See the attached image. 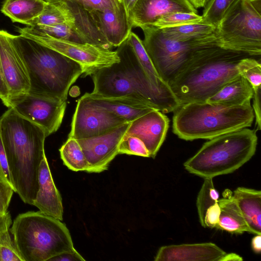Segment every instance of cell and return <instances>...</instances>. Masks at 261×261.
I'll use <instances>...</instances> for the list:
<instances>
[{"instance_id": "obj_28", "label": "cell", "mask_w": 261, "mask_h": 261, "mask_svg": "<svg viewBox=\"0 0 261 261\" xmlns=\"http://www.w3.org/2000/svg\"><path fill=\"white\" fill-rule=\"evenodd\" d=\"M63 163L73 171H87L89 165L76 139L68 138L59 149Z\"/></svg>"}, {"instance_id": "obj_24", "label": "cell", "mask_w": 261, "mask_h": 261, "mask_svg": "<svg viewBox=\"0 0 261 261\" xmlns=\"http://www.w3.org/2000/svg\"><path fill=\"white\" fill-rule=\"evenodd\" d=\"M220 207L219 222L216 228L232 233H250V230L232 195L218 200Z\"/></svg>"}, {"instance_id": "obj_17", "label": "cell", "mask_w": 261, "mask_h": 261, "mask_svg": "<svg viewBox=\"0 0 261 261\" xmlns=\"http://www.w3.org/2000/svg\"><path fill=\"white\" fill-rule=\"evenodd\" d=\"M176 12L197 13L188 0H138L128 14L133 27H152L165 15Z\"/></svg>"}, {"instance_id": "obj_30", "label": "cell", "mask_w": 261, "mask_h": 261, "mask_svg": "<svg viewBox=\"0 0 261 261\" xmlns=\"http://www.w3.org/2000/svg\"><path fill=\"white\" fill-rule=\"evenodd\" d=\"M240 75L244 77L250 84L253 90L261 88L260 59L248 56L242 59L238 64Z\"/></svg>"}, {"instance_id": "obj_32", "label": "cell", "mask_w": 261, "mask_h": 261, "mask_svg": "<svg viewBox=\"0 0 261 261\" xmlns=\"http://www.w3.org/2000/svg\"><path fill=\"white\" fill-rule=\"evenodd\" d=\"M237 0H209L203 11L201 22L218 26L224 15Z\"/></svg>"}, {"instance_id": "obj_7", "label": "cell", "mask_w": 261, "mask_h": 261, "mask_svg": "<svg viewBox=\"0 0 261 261\" xmlns=\"http://www.w3.org/2000/svg\"><path fill=\"white\" fill-rule=\"evenodd\" d=\"M10 232L24 261H48L62 252L75 249L66 225L40 211L19 214Z\"/></svg>"}, {"instance_id": "obj_5", "label": "cell", "mask_w": 261, "mask_h": 261, "mask_svg": "<svg viewBox=\"0 0 261 261\" xmlns=\"http://www.w3.org/2000/svg\"><path fill=\"white\" fill-rule=\"evenodd\" d=\"M173 112V132L187 141L210 140L250 127L255 117L250 102L229 106L193 102L179 105Z\"/></svg>"}, {"instance_id": "obj_25", "label": "cell", "mask_w": 261, "mask_h": 261, "mask_svg": "<svg viewBox=\"0 0 261 261\" xmlns=\"http://www.w3.org/2000/svg\"><path fill=\"white\" fill-rule=\"evenodd\" d=\"M45 4L43 0H5L1 12L13 22L28 25L42 12Z\"/></svg>"}, {"instance_id": "obj_20", "label": "cell", "mask_w": 261, "mask_h": 261, "mask_svg": "<svg viewBox=\"0 0 261 261\" xmlns=\"http://www.w3.org/2000/svg\"><path fill=\"white\" fill-rule=\"evenodd\" d=\"M38 179V190L32 205L41 213L63 220L62 198L54 183L46 156L39 166Z\"/></svg>"}, {"instance_id": "obj_2", "label": "cell", "mask_w": 261, "mask_h": 261, "mask_svg": "<svg viewBox=\"0 0 261 261\" xmlns=\"http://www.w3.org/2000/svg\"><path fill=\"white\" fill-rule=\"evenodd\" d=\"M8 37L26 68L30 81L28 93L66 101L69 88L84 73L82 66L30 38L9 33Z\"/></svg>"}, {"instance_id": "obj_23", "label": "cell", "mask_w": 261, "mask_h": 261, "mask_svg": "<svg viewBox=\"0 0 261 261\" xmlns=\"http://www.w3.org/2000/svg\"><path fill=\"white\" fill-rule=\"evenodd\" d=\"M253 95L249 82L239 75L228 82L206 101L223 105L240 106L250 102Z\"/></svg>"}, {"instance_id": "obj_4", "label": "cell", "mask_w": 261, "mask_h": 261, "mask_svg": "<svg viewBox=\"0 0 261 261\" xmlns=\"http://www.w3.org/2000/svg\"><path fill=\"white\" fill-rule=\"evenodd\" d=\"M116 51L120 61L100 68L92 75L93 93L105 96H130L163 113L179 106L174 94L163 92L150 82L134 53L125 42Z\"/></svg>"}, {"instance_id": "obj_6", "label": "cell", "mask_w": 261, "mask_h": 261, "mask_svg": "<svg viewBox=\"0 0 261 261\" xmlns=\"http://www.w3.org/2000/svg\"><path fill=\"white\" fill-rule=\"evenodd\" d=\"M257 145L256 130L246 127L231 132L206 142L184 166L204 178L231 173L251 159Z\"/></svg>"}, {"instance_id": "obj_31", "label": "cell", "mask_w": 261, "mask_h": 261, "mask_svg": "<svg viewBox=\"0 0 261 261\" xmlns=\"http://www.w3.org/2000/svg\"><path fill=\"white\" fill-rule=\"evenodd\" d=\"M33 31L51 37L74 42L85 43L66 21L51 26H29Z\"/></svg>"}, {"instance_id": "obj_10", "label": "cell", "mask_w": 261, "mask_h": 261, "mask_svg": "<svg viewBox=\"0 0 261 261\" xmlns=\"http://www.w3.org/2000/svg\"><path fill=\"white\" fill-rule=\"evenodd\" d=\"M20 35L33 39L80 64L85 75L120 61L117 51L105 49L88 43L58 39L40 34L29 26L18 28Z\"/></svg>"}, {"instance_id": "obj_8", "label": "cell", "mask_w": 261, "mask_h": 261, "mask_svg": "<svg viewBox=\"0 0 261 261\" xmlns=\"http://www.w3.org/2000/svg\"><path fill=\"white\" fill-rule=\"evenodd\" d=\"M217 46L256 57L261 55V0H237L216 28Z\"/></svg>"}, {"instance_id": "obj_15", "label": "cell", "mask_w": 261, "mask_h": 261, "mask_svg": "<svg viewBox=\"0 0 261 261\" xmlns=\"http://www.w3.org/2000/svg\"><path fill=\"white\" fill-rule=\"evenodd\" d=\"M0 30V67L11 97L28 93L30 81L25 66L8 37Z\"/></svg>"}, {"instance_id": "obj_14", "label": "cell", "mask_w": 261, "mask_h": 261, "mask_svg": "<svg viewBox=\"0 0 261 261\" xmlns=\"http://www.w3.org/2000/svg\"><path fill=\"white\" fill-rule=\"evenodd\" d=\"M43 1L53 4L62 11L66 22L85 43L111 50L113 47L100 32L91 12L76 3L70 2L59 0Z\"/></svg>"}, {"instance_id": "obj_9", "label": "cell", "mask_w": 261, "mask_h": 261, "mask_svg": "<svg viewBox=\"0 0 261 261\" xmlns=\"http://www.w3.org/2000/svg\"><path fill=\"white\" fill-rule=\"evenodd\" d=\"M141 29L144 48L159 76L168 85L201 49L217 46L216 38L178 41L165 37L157 28Z\"/></svg>"}, {"instance_id": "obj_3", "label": "cell", "mask_w": 261, "mask_h": 261, "mask_svg": "<svg viewBox=\"0 0 261 261\" xmlns=\"http://www.w3.org/2000/svg\"><path fill=\"white\" fill-rule=\"evenodd\" d=\"M248 56L215 45L206 47L187 63L169 86L179 105L205 102L240 75L238 64Z\"/></svg>"}, {"instance_id": "obj_18", "label": "cell", "mask_w": 261, "mask_h": 261, "mask_svg": "<svg viewBox=\"0 0 261 261\" xmlns=\"http://www.w3.org/2000/svg\"><path fill=\"white\" fill-rule=\"evenodd\" d=\"M91 13L100 32L112 47H118L126 40L133 27L122 2L114 7Z\"/></svg>"}, {"instance_id": "obj_1", "label": "cell", "mask_w": 261, "mask_h": 261, "mask_svg": "<svg viewBox=\"0 0 261 261\" xmlns=\"http://www.w3.org/2000/svg\"><path fill=\"white\" fill-rule=\"evenodd\" d=\"M0 135L14 192L32 205L38 190V171L44 157L46 134L12 108L0 117Z\"/></svg>"}, {"instance_id": "obj_44", "label": "cell", "mask_w": 261, "mask_h": 261, "mask_svg": "<svg viewBox=\"0 0 261 261\" xmlns=\"http://www.w3.org/2000/svg\"><path fill=\"white\" fill-rule=\"evenodd\" d=\"M12 223L11 215L9 212L4 215H0V232L9 229Z\"/></svg>"}, {"instance_id": "obj_33", "label": "cell", "mask_w": 261, "mask_h": 261, "mask_svg": "<svg viewBox=\"0 0 261 261\" xmlns=\"http://www.w3.org/2000/svg\"><path fill=\"white\" fill-rule=\"evenodd\" d=\"M202 19L201 16L195 13L172 12L162 17L152 27L159 29L174 27L187 24L198 23L200 22Z\"/></svg>"}, {"instance_id": "obj_19", "label": "cell", "mask_w": 261, "mask_h": 261, "mask_svg": "<svg viewBox=\"0 0 261 261\" xmlns=\"http://www.w3.org/2000/svg\"><path fill=\"white\" fill-rule=\"evenodd\" d=\"M226 253L212 243L170 245L161 247L155 261H222Z\"/></svg>"}, {"instance_id": "obj_42", "label": "cell", "mask_w": 261, "mask_h": 261, "mask_svg": "<svg viewBox=\"0 0 261 261\" xmlns=\"http://www.w3.org/2000/svg\"><path fill=\"white\" fill-rule=\"evenodd\" d=\"M260 90L261 88L253 91V110L255 117V124L257 126V130L260 129Z\"/></svg>"}, {"instance_id": "obj_35", "label": "cell", "mask_w": 261, "mask_h": 261, "mask_svg": "<svg viewBox=\"0 0 261 261\" xmlns=\"http://www.w3.org/2000/svg\"><path fill=\"white\" fill-rule=\"evenodd\" d=\"M0 261H24L11 237L9 229L0 232Z\"/></svg>"}, {"instance_id": "obj_46", "label": "cell", "mask_w": 261, "mask_h": 261, "mask_svg": "<svg viewBox=\"0 0 261 261\" xmlns=\"http://www.w3.org/2000/svg\"><path fill=\"white\" fill-rule=\"evenodd\" d=\"M195 8L204 7L209 0H188Z\"/></svg>"}, {"instance_id": "obj_13", "label": "cell", "mask_w": 261, "mask_h": 261, "mask_svg": "<svg viewBox=\"0 0 261 261\" xmlns=\"http://www.w3.org/2000/svg\"><path fill=\"white\" fill-rule=\"evenodd\" d=\"M130 122L123 123L101 135L76 140L89 166L88 173H100L108 169L118 154V146Z\"/></svg>"}, {"instance_id": "obj_38", "label": "cell", "mask_w": 261, "mask_h": 261, "mask_svg": "<svg viewBox=\"0 0 261 261\" xmlns=\"http://www.w3.org/2000/svg\"><path fill=\"white\" fill-rule=\"evenodd\" d=\"M14 191L6 182L0 180V215L7 213Z\"/></svg>"}, {"instance_id": "obj_41", "label": "cell", "mask_w": 261, "mask_h": 261, "mask_svg": "<svg viewBox=\"0 0 261 261\" xmlns=\"http://www.w3.org/2000/svg\"><path fill=\"white\" fill-rule=\"evenodd\" d=\"M85 259L75 250V249L62 252L52 258L48 261H85Z\"/></svg>"}, {"instance_id": "obj_45", "label": "cell", "mask_w": 261, "mask_h": 261, "mask_svg": "<svg viewBox=\"0 0 261 261\" xmlns=\"http://www.w3.org/2000/svg\"><path fill=\"white\" fill-rule=\"evenodd\" d=\"M251 247L253 251L259 254L261 251V234H256L251 241Z\"/></svg>"}, {"instance_id": "obj_37", "label": "cell", "mask_w": 261, "mask_h": 261, "mask_svg": "<svg viewBox=\"0 0 261 261\" xmlns=\"http://www.w3.org/2000/svg\"><path fill=\"white\" fill-rule=\"evenodd\" d=\"M72 2L80 5L89 12L101 11L114 7L122 2L121 0H59Z\"/></svg>"}, {"instance_id": "obj_21", "label": "cell", "mask_w": 261, "mask_h": 261, "mask_svg": "<svg viewBox=\"0 0 261 261\" xmlns=\"http://www.w3.org/2000/svg\"><path fill=\"white\" fill-rule=\"evenodd\" d=\"M82 97L96 106L114 113L127 122H131L155 109L144 101L130 96L110 97L91 92L86 93Z\"/></svg>"}, {"instance_id": "obj_47", "label": "cell", "mask_w": 261, "mask_h": 261, "mask_svg": "<svg viewBox=\"0 0 261 261\" xmlns=\"http://www.w3.org/2000/svg\"><path fill=\"white\" fill-rule=\"evenodd\" d=\"M128 13L132 10L138 0H121Z\"/></svg>"}, {"instance_id": "obj_11", "label": "cell", "mask_w": 261, "mask_h": 261, "mask_svg": "<svg viewBox=\"0 0 261 261\" xmlns=\"http://www.w3.org/2000/svg\"><path fill=\"white\" fill-rule=\"evenodd\" d=\"M9 108L42 127L47 137L60 127L66 102L25 93L11 97Z\"/></svg>"}, {"instance_id": "obj_16", "label": "cell", "mask_w": 261, "mask_h": 261, "mask_svg": "<svg viewBox=\"0 0 261 261\" xmlns=\"http://www.w3.org/2000/svg\"><path fill=\"white\" fill-rule=\"evenodd\" d=\"M169 124L168 117L154 109L132 121L125 135L140 139L149 157L154 158L165 139Z\"/></svg>"}, {"instance_id": "obj_48", "label": "cell", "mask_w": 261, "mask_h": 261, "mask_svg": "<svg viewBox=\"0 0 261 261\" xmlns=\"http://www.w3.org/2000/svg\"><path fill=\"white\" fill-rule=\"evenodd\" d=\"M243 259L241 256L235 253H226L223 257L222 261H229V260H242Z\"/></svg>"}, {"instance_id": "obj_26", "label": "cell", "mask_w": 261, "mask_h": 261, "mask_svg": "<svg viewBox=\"0 0 261 261\" xmlns=\"http://www.w3.org/2000/svg\"><path fill=\"white\" fill-rule=\"evenodd\" d=\"M125 42L133 50L151 84L163 92L174 94L169 85L160 77L156 71L144 48L142 40L131 32Z\"/></svg>"}, {"instance_id": "obj_29", "label": "cell", "mask_w": 261, "mask_h": 261, "mask_svg": "<svg viewBox=\"0 0 261 261\" xmlns=\"http://www.w3.org/2000/svg\"><path fill=\"white\" fill-rule=\"evenodd\" d=\"M196 200L199 221L204 227V218L207 208L218 201L219 194L215 189L213 178H205Z\"/></svg>"}, {"instance_id": "obj_34", "label": "cell", "mask_w": 261, "mask_h": 261, "mask_svg": "<svg viewBox=\"0 0 261 261\" xmlns=\"http://www.w3.org/2000/svg\"><path fill=\"white\" fill-rule=\"evenodd\" d=\"M66 21L65 17L60 9L53 4L46 3L42 12L31 21L27 25L51 26Z\"/></svg>"}, {"instance_id": "obj_40", "label": "cell", "mask_w": 261, "mask_h": 261, "mask_svg": "<svg viewBox=\"0 0 261 261\" xmlns=\"http://www.w3.org/2000/svg\"><path fill=\"white\" fill-rule=\"evenodd\" d=\"M220 214V207L217 202L206 210L204 218V227L216 228L219 222Z\"/></svg>"}, {"instance_id": "obj_39", "label": "cell", "mask_w": 261, "mask_h": 261, "mask_svg": "<svg viewBox=\"0 0 261 261\" xmlns=\"http://www.w3.org/2000/svg\"><path fill=\"white\" fill-rule=\"evenodd\" d=\"M0 180L11 186L14 191L9 167L0 135Z\"/></svg>"}, {"instance_id": "obj_27", "label": "cell", "mask_w": 261, "mask_h": 261, "mask_svg": "<svg viewBox=\"0 0 261 261\" xmlns=\"http://www.w3.org/2000/svg\"><path fill=\"white\" fill-rule=\"evenodd\" d=\"M160 29L165 37L178 41L216 39V27L201 21Z\"/></svg>"}, {"instance_id": "obj_36", "label": "cell", "mask_w": 261, "mask_h": 261, "mask_svg": "<svg viewBox=\"0 0 261 261\" xmlns=\"http://www.w3.org/2000/svg\"><path fill=\"white\" fill-rule=\"evenodd\" d=\"M118 154L149 157L148 151L140 139L125 134L119 143Z\"/></svg>"}, {"instance_id": "obj_12", "label": "cell", "mask_w": 261, "mask_h": 261, "mask_svg": "<svg viewBox=\"0 0 261 261\" xmlns=\"http://www.w3.org/2000/svg\"><path fill=\"white\" fill-rule=\"evenodd\" d=\"M126 122L114 113L81 97L73 116L68 138L77 140L97 136Z\"/></svg>"}, {"instance_id": "obj_22", "label": "cell", "mask_w": 261, "mask_h": 261, "mask_svg": "<svg viewBox=\"0 0 261 261\" xmlns=\"http://www.w3.org/2000/svg\"><path fill=\"white\" fill-rule=\"evenodd\" d=\"M232 195L250 230V233L261 234L260 191L238 187Z\"/></svg>"}, {"instance_id": "obj_43", "label": "cell", "mask_w": 261, "mask_h": 261, "mask_svg": "<svg viewBox=\"0 0 261 261\" xmlns=\"http://www.w3.org/2000/svg\"><path fill=\"white\" fill-rule=\"evenodd\" d=\"M10 93L0 67V99L6 107H10Z\"/></svg>"}]
</instances>
